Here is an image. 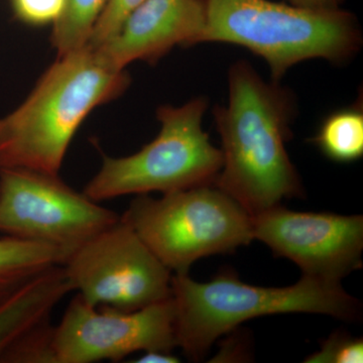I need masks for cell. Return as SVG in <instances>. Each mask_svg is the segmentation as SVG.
Returning a JSON list of instances; mask_svg holds the SVG:
<instances>
[{
  "label": "cell",
  "instance_id": "obj_10",
  "mask_svg": "<svg viewBox=\"0 0 363 363\" xmlns=\"http://www.w3.org/2000/svg\"><path fill=\"white\" fill-rule=\"evenodd\" d=\"M253 240L295 262L303 276L337 281L362 266L363 217L297 212L281 205L252 216Z\"/></svg>",
  "mask_w": 363,
  "mask_h": 363
},
{
  "label": "cell",
  "instance_id": "obj_15",
  "mask_svg": "<svg viewBox=\"0 0 363 363\" xmlns=\"http://www.w3.org/2000/svg\"><path fill=\"white\" fill-rule=\"evenodd\" d=\"M108 0H66L65 9L54 23L52 45L59 56L85 47Z\"/></svg>",
  "mask_w": 363,
  "mask_h": 363
},
{
  "label": "cell",
  "instance_id": "obj_14",
  "mask_svg": "<svg viewBox=\"0 0 363 363\" xmlns=\"http://www.w3.org/2000/svg\"><path fill=\"white\" fill-rule=\"evenodd\" d=\"M313 143L332 161L352 162L363 156L362 101L344 107L324 119Z\"/></svg>",
  "mask_w": 363,
  "mask_h": 363
},
{
  "label": "cell",
  "instance_id": "obj_9",
  "mask_svg": "<svg viewBox=\"0 0 363 363\" xmlns=\"http://www.w3.org/2000/svg\"><path fill=\"white\" fill-rule=\"evenodd\" d=\"M172 298L136 311L93 307L77 295L55 328L58 363L117 362L135 352L177 347Z\"/></svg>",
  "mask_w": 363,
  "mask_h": 363
},
{
  "label": "cell",
  "instance_id": "obj_19",
  "mask_svg": "<svg viewBox=\"0 0 363 363\" xmlns=\"http://www.w3.org/2000/svg\"><path fill=\"white\" fill-rule=\"evenodd\" d=\"M16 20L33 26L54 25L63 13L66 0H9Z\"/></svg>",
  "mask_w": 363,
  "mask_h": 363
},
{
  "label": "cell",
  "instance_id": "obj_5",
  "mask_svg": "<svg viewBox=\"0 0 363 363\" xmlns=\"http://www.w3.org/2000/svg\"><path fill=\"white\" fill-rule=\"evenodd\" d=\"M208 100L198 97L157 111L159 135L128 157H104V164L83 193L94 202L126 195L162 194L213 184L222 168L220 149L203 130Z\"/></svg>",
  "mask_w": 363,
  "mask_h": 363
},
{
  "label": "cell",
  "instance_id": "obj_1",
  "mask_svg": "<svg viewBox=\"0 0 363 363\" xmlns=\"http://www.w3.org/2000/svg\"><path fill=\"white\" fill-rule=\"evenodd\" d=\"M296 114L292 91L267 82L243 60L229 68L228 102L213 109L222 145V168L213 184L252 216L302 196L286 152Z\"/></svg>",
  "mask_w": 363,
  "mask_h": 363
},
{
  "label": "cell",
  "instance_id": "obj_13",
  "mask_svg": "<svg viewBox=\"0 0 363 363\" xmlns=\"http://www.w3.org/2000/svg\"><path fill=\"white\" fill-rule=\"evenodd\" d=\"M68 253L60 248L11 236L0 238V298L55 266H63Z\"/></svg>",
  "mask_w": 363,
  "mask_h": 363
},
{
  "label": "cell",
  "instance_id": "obj_6",
  "mask_svg": "<svg viewBox=\"0 0 363 363\" xmlns=\"http://www.w3.org/2000/svg\"><path fill=\"white\" fill-rule=\"evenodd\" d=\"M169 271L235 252L253 240L252 215L214 184L150 198L138 195L121 216Z\"/></svg>",
  "mask_w": 363,
  "mask_h": 363
},
{
  "label": "cell",
  "instance_id": "obj_2",
  "mask_svg": "<svg viewBox=\"0 0 363 363\" xmlns=\"http://www.w3.org/2000/svg\"><path fill=\"white\" fill-rule=\"evenodd\" d=\"M130 77L86 45L59 56L25 102L0 119V169L59 175L86 116L128 89Z\"/></svg>",
  "mask_w": 363,
  "mask_h": 363
},
{
  "label": "cell",
  "instance_id": "obj_7",
  "mask_svg": "<svg viewBox=\"0 0 363 363\" xmlns=\"http://www.w3.org/2000/svg\"><path fill=\"white\" fill-rule=\"evenodd\" d=\"M121 220L59 175L0 169V234L43 243L71 255Z\"/></svg>",
  "mask_w": 363,
  "mask_h": 363
},
{
  "label": "cell",
  "instance_id": "obj_16",
  "mask_svg": "<svg viewBox=\"0 0 363 363\" xmlns=\"http://www.w3.org/2000/svg\"><path fill=\"white\" fill-rule=\"evenodd\" d=\"M51 318L26 332L6 351L0 363H58Z\"/></svg>",
  "mask_w": 363,
  "mask_h": 363
},
{
  "label": "cell",
  "instance_id": "obj_8",
  "mask_svg": "<svg viewBox=\"0 0 363 363\" xmlns=\"http://www.w3.org/2000/svg\"><path fill=\"white\" fill-rule=\"evenodd\" d=\"M73 291L93 307L136 311L171 297V271L121 219L63 264Z\"/></svg>",
  "mask_w": 363,
  "mask_h": 363
},
{
  "label": "cell",
  "instance_id": "obj_20",
  "mask_svg": "<svg viewBox=\"0 0 363 363\" xmlns=\"http://www.w3.org/2000/svg\"><path fill=\"white\" fill-rule=\"evenodd\" d=\"M291 6L302 7V9H317V11H328V9H341L344 0H286Z\"/></svg>",
  "mask_w": 363,
  "mask_h": 363
},
{
  "label": "cell",
  "instance_id": "obj_12",
  "mask_svg": "<svg viewBox=\"0 0 363 363\" xmlns=\"http://www.w3.org/2000/svg\"><path fill=\"white\" fill-rule=\"evenodd\" d=\"M71 292L63 266H55L0 298V360L26 332L51 318L52 310Z\"/></svg>",
  "mask_w": 363,
  "mask_h": 363
},
{
  "label": "cell",
  "instance_id": "obj_18",
  "mask_svg": "<svg viewBox=\"0 0 363 363\" xmlns=\"http://www.w3.org/2000/svg\"><path fill=\"white\" fill-rule=\"evenodd\" d=\"M308 363H362L363 341L343 333L330 336L320 350L306 358Z\"/></svg>",
  "mask_w": 363,
  "mask_h": 363
},
{
  "label": "cell",
  "instance_id": "obj_11",
  "mask_svg": "<svg viewBox=\"0 0 363 363\" xmlns=\"http://www.w3.org/2000/svg\"><path fill=\"white\" fill-rule=\"evenodd\" d=\"M207 18V0H143L112 39L93 49L118 70L156 63L176 45L201 44Z\"/></svg>",
  "mask_w": 363,
  "mask_h": 363
},
{
  "label": "cell",
  "instance_id": "obj_21",
  "mask_svg": "<svg viewBox=\"0 0 363 363\" xmlns=\"http://www.w3.org/2000/svg\"><path fill=\"white\" fill-rule=\"evenodd\" d=\"M135 363H177L180 362V359L172 352H162V351H147L143 352L142 357L136 360H133Z\"/></svg>",
  "mask_w": 363,
  "mask_h": 363
},
{
  "label": "cell",
  "instance_id": "obj_17",
  "mask_svg": "<svg viewBox=\"0 0 363 363\" xmlns=\"http://www.w3.org/2000/svg\"><path fill=\"white\" fill-rule=\"evenodd\" d=\"M143 0H108L93 28L88 45L98 48L108 42L121 30L124 21Z\"/></svg>",
  "mask_w": 363,
  "mask_h": 363
},
{
  "label": "cell",
  "instance_id": "obj_4",
  "mask_svg": "<svg viewBox=\"0 0 363 363\" xmlns=\"http://www.w3.org/2000/svg\"><path fill=\"white\" fill-rule=\"evenodd\" d=\"M207 6L201 44L250 50L267 62L276 82L301 62L342 64L362 47L357 18L341 9L317 11L271 0H207Z\"/></svg>",
  "mask_w": 363,
  "mask_h": 363
},
{
  "label": "cell",
  "instance_id": "obj_3",
  "mask_svg": "<svg viewBox=\"0 0 363 363\" xmlns=\"http://www.w3.org/2000/svg\"><path fill=\"white\" fill-rule=\"evenodd\" d=\"M171 298L177 347L195 362L204 358L217 339L255 318L310 313L354 321L362 312L359 302L340 283L306 276L293 286L267 288L242 283L230 272L207 283L175 274Z\"/></svg>",
  "mask_w": 363,
  "mask_h": 363
}]
</instances>
